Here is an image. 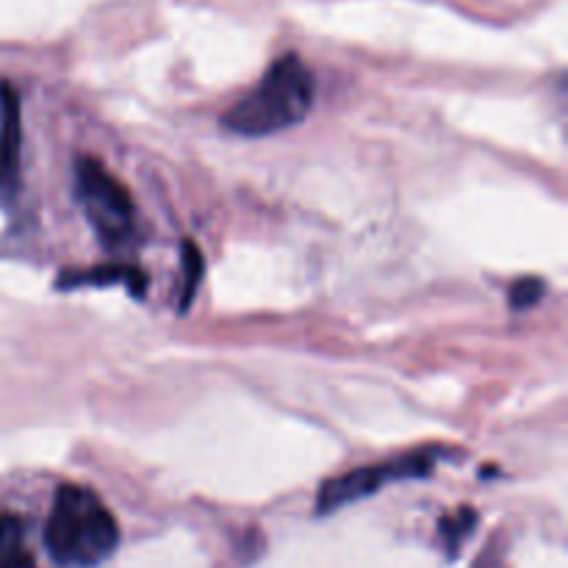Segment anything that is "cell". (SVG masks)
<instances>
[{"label": "cell", "mask_w": 568, "mask_h": 568, "mask_svg": "<svg viewBox=\"0 0 568 568\" xmlns=\"http://www.w3.org/2000/svg\"><path fill=\"white\" fill-rule=\"evenodd\" d=\"M44 547L59 566H100L120 547V525L92 488L64 483L50 505Z\"/></svg>", "instance_id": "6da1fadb"}, {"label": "cell", "mask_w": 568, "mask_h": 568, "mask_svg": "<svg viewBox=\"0 0 568 568\" xmlns=\"http://www.w3.org/2000/svg\"><path fill=\"white\" fill-rule=\"evenodd\" d=\"M314 92L308 64L297 53H286L266 70L253 92L227 109L222 122L239 136H272L308 116Z\"/></svg>", "instance_id": "7a4b0ae2"}, {"label": "cell", "mask_w": 568, "mask_h": 568, "mask_svg": "<svg viewBox=\"0 0 568 568\" xmlns=\"http://www.w3.org/2000/svg\"><path fill=\"white\" fill-rule=\"evenodd\" d=\"M75 197L103 247L120 250L131 242L136 233L131 192L92 155L75 161Z\"/></svg>", "instance_id": "3957f363"}, {"label": "cell", "mask_w": 568, "mask_h": 568, "mask_svg": "<svg viewBox=\"0 0 568 568\" xmlns=\"http://www.w3.org/2000/svg\"><path fill=\"white\" fill-rule=\"evenodd\" d=\"M433 466H436V453H410L403 455V458L383 460L381 466H364V469H353L342 477H333V480L322 483L320 494H316V514H333L344 505L372 497L388 483L422 480V477L430 475Z\"/></svg>", "instance_id": "277c9868"}, {"label": "cell", "mask_w": 568, "mask_h": 568, "mask_svg": "<svg viewBox=\"0 0 568 568\" xmlns=\"http://www.w3.org/2000/svg\"><path fill=\"white\" fill-rule=\"evenodd\" d=\"M20 139V94L11 83H0V186H11L17 181Z\"/></svg>", "instance_id": "5b68a950"}, {"label": "cell", "mask_w": 568, "mask_h": 568, "mask_svg": "<svg viewBox=\"0 0 568 568\" xmlns=\"http://www.w3.org/2000/svg\"><path fill=\"white\" fill-rule=\"evenodd\" d=\"M0 568H37L20 516L0 510Z\"/></svg>", "instance_id": "8992f818"}, {"label": "cell", "mask_w": 568, "mask_h": 568, "mask_svg": "<svg viewBox=\"0 0 568 568\" xmlns=\"http://www.w3.org/2000/svg\"><path fill=\"white\" fill-rule=\"evenodd\" d=\"M109 281H122L131 288L136 297H144L148 292V277L136 270H128V266H109V270H92V272H75V275H64L55 281V288H75L81 283H109Z\"/></svg>", "instance_id": "52a82bcc"}, {"label": "cell", "mask_w": 568, "mask_h": 568, "mask_svg": "<svg viewBox=\"0 0 568 568\" xmlns=\"http://www.w3.org/2000/svg\"><path fill=\"white\" fill-rule=\"evenodd\" d=\"M181 270H183V292H181V314H186L189 308H192L194 297H197V286L200 281H203V272H205V261H203V253H200L197 244L192 242V239H186V242L181 244Z\"/></svg>", "instance_id": "ba28073f"}, {"label": "cell", "mask_w": 568, "mask_h": 568, "mask_svg": "<svg viewBox=\"0 0 568 568\" xmlns=\"http://www.w3.org/2000/svg\"><path fill=\"white\" fill-rule=\"evenodd\" d=\"M475 527H477V514L471 508H460L455 510L453 516H447V519H442V538L449 558H458L466 538L475 532Z\"/></svg>", "instance_id": "9c48e42d"}, {"label": "cell", "mask_w": 568, "mask_h": 568, "mask_svg": "<svg viewBox=\"0 0 568 568\" xmlns=\"http://www.w3.org/2000/svg\"><path fill=\"white\" fill-rule=\"evenodd\" d=\"M547 294V283L541 277H519V281L510 286V308L514 311H527L532 305H538Z\"/></svg>", "instance_id": "30bf717a"}]
</instances>
